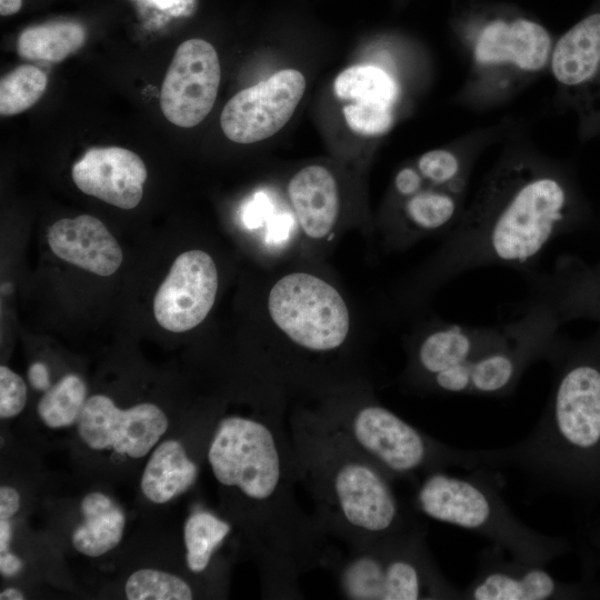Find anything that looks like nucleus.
<instances>
[{"label": "nucleus", "instance_id": "obj_18", "mask_svg": "<svg viewBox=\"0 0 600 600\" xmlns=\"http://www.w3.org/2000/svg\"><path fill=\"white\" fill-rule=\"evenodd\" d=\"M147 177L142 159L120 147L89 149L72 167L73 182L83 193L127 210L141 201Z\"/></svg>", "mask_w": 600, "mask_h": 600}, {"label": "nucleus", "instance_id": "obj_40", "mask_svg": "<svg viewBox=\"0 0 600 600\" xmlns=\"http://www.w3.org/2000/svg\"><path fill=\"white\" fill-rule=\"evenodd\" d=\"M1 600H22L24 596L16 588H7L0 593Z\"/></svg>", "mask_w": 600, "mask_h": 600}, {"label": "nucleus", "instance_id": "obj_25", "mask_svg": "<svg viewBox=\"0 0 600 600\" xmlns=\"http://www.w3.org/2000/svg\"><path fill=\"white\" fill-rule=\"evenodd\" d=\"M338 98L353 102L371 101L394 106L399 98V86L386 70L369 64L344 69L334 80Z\"/></svg>", "mask_w": 600, "mask_h": 600}, {"label": "nucleus", "instance_id": "obj_28", "mask_svg": "<svg viewBox=\"0 0 600 600\" xmlns=\"http://www.w3.org/2000/svg\"><path fill=\"white\" fill-rule=\"evenodd\" d=\"M47 83V74L30 64L6 74L0 82L1 116H14L31 108L43 94Z\"/></svg>", "mask_w": 600, "mask_h": 600}, {"label": "nucleus", "instance_id": "obj_10", "mask_svg": "<svg viewBox=\"0 0 600 600\" xmlns=\"http://www.w3.org/2000/svg\"><path fill=\"white\" fill-rule=\"evenodd\" d=\"M549 66L566 103L578 116L580 136L600 138V12L560 37Z\"/></svg>", "mask_w": 600, "mask_h": 600}, {"label": "nucleus", "instance_id": "obj_21", "mask_svg": "<svg viewBox=\"0 0 600 600\" xmlns=\"http://www.w3.org/2000/svg\"><path fill=\"white\" fill-rule=\"evenodd\" d=\"M463 194L429 186L403 200V224L393 239L400 244L412 242L424 234L449 231L463 212Z\"/></svg>", "mask_w": 600, "mask_h": 600}, {"label": "nucleus", "instance_id": "obj_15", "mask_svg": "<svg viewBox=\"0 0 600 600\" xmlns=\"http://www.w3.org/2000/svg\"><path fill=\"white\" fill-rule=\"evenodd\" d=\"M218 292V270L212 257L189 250L173 261L153 299L157 322L171 332L200 324L212 309Z\"/></svg>", "mask_w": 600, "mask_h": 600}, {"label": "nucleus", "instance_id": "obj_8", "mask_svg": "<svg viewBox=\"0 0 600 600\" xmlns=\"http://www.w3.org/2000/svg\"><path fill=\"white\" fill-rule=\"evenodd\" d=\"M511 337L500 347L438 373L419 388L449 394L502 397L511 393L527 369L546 360L562 319L543 298L531 296Z\"/></svg>", "mask_w": 600, "mask_h": 600}, {"label": "nucleus", "instance_id": "obj_23", "mask_svg": "<svg viewBox=\"0 0 600 600\" xmlns=\"http://www.w3.org/2000/svg\"><path fill=\"white\" fill-rule=\"evenodd\" d=\"M83 521L73 530L71 540L76 550L87 557H100L121 541L126 516L121 508L104 493L86 494L80 504Z\"/></svg>", "mask_w": 600, "mask_h": 600}, {"label": "nucleus", "instance_id": "obj_6", "mask_svg": "<svg viewBox=\"0 0 600 600\" xmlns=\"http://www.w3.org/2000/svg\"><path fill=\"white\" fill-rule=\"evenodd\" d=\"M414 504L428 518L480 534L519 560L546 566L564 550L560 539L518 519L499 490L477 474L458 477L443 469L427 472Z\"/></svg>", "mask_w": 600, "mask_h": 600}, {"label": "nucleus", "instance_id": "obj_9", "mask_svg": "<svg viewBox=\"0 0 600 600\" xmlns=\"http://www.w3.org/2000/svg\"><path fill=\"white\" fill-rule=\"evenodd\" d=\"M268 312L292 344L312 354L333 353L350 332V312L342 296L308 272L280 278L269 292Z\"/></svg>", "mask_w": 600, "mask_h": 600}, {"label": "nucleus", "instance_id": "obj_3", "mask_svg": "<svg viewBox=\"0 0 600 600\" xmlns=\"http://www.w3.org/2000/svg\"><path fill=\"white\" fill-rule=\"evenodd\" d=\"M300 482L318 526L349 549L378 544L419 523L401 504L393 479L350 444L318 411L297 410L289 422Z\"/></svg>", "mask_w": 600, "mask_h": 600}, {"label": "nucleus", "instance_id": "obj_12", "mask_svg": "<svg viewBox=\"0 0 600 600\" xmlns=\"http://www.w3.org/2000/svg\"><path fill=\"white\" fill-rule=\"evenodd\" d=\"M219 83L220 62L212 44L203 39L182 42L162 82V113L181 128L199 124L216 102Z\"/></svg>", "mask_w": 600, "mask_h": 600}, {"label": "nucleus", "instance_id": "obj_27", "mask_svg": "<svg viewBox=\"0 0 600 600\" xmlns=\"http://www.w3.org/2000/svg\"><path fill=\"white\" fill-rule=\"evenodd\" d=\"M86 401L84 382L76 374H66L44 391L37 412L51 429L68 428L78 422Z\"/></svg>", "mask_w": 600, "mask_h": 600}, {"label": "nucleus", "instance_id": "obj_11", "mask_svg": "<svg viewBox=\"0 0 600 600\" xmlns=\"http://www.w3.org/2000/svg\"><path fill=\"white\" fill-rule=\"evenodd\" d=\"M304 90L303 74L284 69L239 91L226 103L220 116L224 136L242 144L273 136L290 120Z\"/></svg>", "mask_w": 600, "mask_h": 600}, {"label": "nucleus", "instance_id": "obj_38", "mask_svg": "<svg viewBox=\"0 0 600 600\" xmlns=\"http://www.w3.org/2000/svg\"><path fill=\"white\" fill-rule=\"evenodd\" d=\"M12 538V526L9 519H0V553L9 551Z\"/></svg>", "mask_w": 600, "mask_h": 600}, {"label": "nucleus", "instance_id": "obj_2", "mask_svg": "<svg viewBox=\"0 0 600 600\" xmlns=\"http://www.w3.org/2000/svg\"><path fill=\"white\" fill-rule=\"evenodd\" d=\"M578 213L572 186L559 168L538 159L509 158L489 174L472 206L447 232L421 284L434 289L484 267L529 272Z\"/></svg>", "mask_w": 600, "mask_h": 600}, {"label": "nucleus", "instance_id": "obj_34", "mask_svg": "<svg viewBox=\"0 0 600 600\" xmlns=\"http://www.w3.org/2000/svg\"><path fill=\"white\" fill-rule=\"evenodd\" d=\"M20 508V494L11 487L0 488V519H10Z\"/></svg>", "mask_w": 600, "mask_h": 600}, {"label": "nucleus", "instance_id": "obj_1", "mask_svg": "<svg viewBox=\"0 0 600 600\" xmlns=\"http://www.w3.org/2000/svg\"><path fill=\"white\" fill-rule=\"evenodd\" d=\"M217 482L246 503L248 524L271 598H298L299 577L324 564L332 548L299 503L300 472L279 406L262 417L228 416L210 438Z\"/></svg>", "mask_w": 600, "mask_h": 600}, {"label": "nucleus", "instance_id": "obj_26", "mask_svg": "<svg viewBox=\"0 0 600 600\" xmlns=\"http://www.w3.org/2000/svg\"><path fill=\"white\" fill-rule=\"evenodd\" d=\"M230 531V522L209 511L191 514L183 527L188 568L194 573L203 572Z\"/></svg>", "mask_w": 600, "mask_h": 600}, {"label": "nucleus", "instance_id": "obj_24", "mask_svg": "<svg viewBox=\"0 0 600 600\" xmlns=\"http://www.w3.org/2000/svg\"><path fill=\"white\" fill-rule=\"evenodd\" d=\"M83 26L73 21H54L24 29L17 49L22 58L60 62L86 42Z\"/></svg>", "mask_w": 600, "mask_h": 600}, {"label": "nucleus", "instance_id": "obj_33", "mask_svg": "<svg viewBox=\"0 0 600 600\" xmlns=\"http://www.w3.org/2000/svg\"><path fill=\"white\" fill-rule=\"evenodd\" d=\"M426 181L417 167H403L401 168L393 181V187L399 197L403 200L416 194L426 187Z\"/></svg>", "mask_w": 600, "mask_h": 600}, {"label": "nucleus", "instance_id": "obj_4", "mask_svg": "<svg viewBox=\"0 0 600 600\" xmlns=\"http://www.w3.org/2000/svg\"><path fill=\"white\" fill-rule=\"evenodd\" d=\"M546 360L554 369L546 408L526 438L499 449V467L517 468L551 490L568 483L580 458L600 446V368L588 360L567 359L559 339Z\"/></svg>", "mask_w": 600, "mask_h": 600}, {"label": "nucleus", "instance_id": "obj_32", "mask_svg": "<svg viewBox=\"0 0 600 600\" xmlns=\"http://www.w3.org/2000/svg\"><path fill=\"white\" fill-rule=\"evenodd\" d=\"M27 403V386L22 378L6 366L0 367V417L18 416Z\"/></svg>", "mask_w": 600, "mask_h": 600}, {"label": "nucleus", "instance_id": "obj_31", "mask_svg": "<svg viewBox=\"0 0 600 600\" xmlns=\"http://www.w3.org/2000/svg\"><path fill=\"white\" fill-rule=\"evenodd\" d=\"M393 106L360 101L343 108V116L348 127L362 136H381L390 130L394 117Z\"/></svg>", "mask_w": 600, "mask_h": 600}, {"label": "nucleus", "instance_id": "obj_37", "mask_svg": "<svg viewBox=\"0 0 600 600\" xmlns=\"http://www.w3.org/2000/svg\"><path fill=\"white\" fill-rule=\"evenodd\" d=\"M159 9H169L174 6L177 14L183 13L191 9L192 0H146Z\"/></svg>", "mask_w": 600, "mask_h": 600}, {"label": "nucleus", "instance_id": "obj_14", "mask_svg": "<svg viewBox=\"0 0 600 600\" xmlns=\"http://www.w3.org/2000/svg\"><path fill=\"white\" fill-rule=\"evenodd\" d=\"M517 319L498 326L432 322L409 346L408 380L418 387L431 377L471 361L504 343Z\"/></svg>", "mask_w": 600, "mask_h": 600}, {"label": "nucleus", "instance_id": "obj_39", "mask_svg": "<svg viewBox=\"0 0 600 600\" xmlns=\"http://www.w3.org/2000/svg\"><path fill=\"white\" fill-rule=\"evenodd\" d=\"M22 0H0L1 16H10L20 10Z\"/></svg>", "mask_w": 600, "mask_h": 600}, {"label": "nucleus", "instance_id": "obj_22", "mask_svg": "<svg viewBox=\"0 0 600 600\" xmlns=\"http://www.w3.org/2000/svg\"><path fill=\"white\" fill-rule=\"evenodd\" d=\"M198 466L176 440L160 443L141 477V491L151 502L162 504L186 492L198 478Z\"/></svg>", "mask_w": 600, "mask_h": 600}, {"label": "nucleus", "instance_id": "obj_35", "mask_svg": "<svg viewBox=\"0 0 600 600\" xmlns=\"http://www.w3.org/2000/svg\"><path fill=\"white\" fill-rule=\"evenodd\" d=\"M28 378L36 390L47 391L51 387L49 370L42 362H34L30 366Z\"/></svg>", "mask_w": 600, "mask_h": 600}, {"label": "nucleus", "instance_id": "obj_7", "mask_svg": "<svg viewBox=\"0 0 600 600\" xmlns=\"http://www.w3.org/2000/svg\"><path fill=\"white\" fill-rule=\"evenodd\" d=\"M324 567L334 571L342 597L351 600L462 599L432 559L421 524L343 556L332 550Z\"/></svg>", "mask_w": 600, "mask_h": 600}, {"label": "nucleus", "instance_id": "obj_30", "mask_svg": "<svg viewBox=\"0 0 600 600\" xmlns=\"http://www.w3.org/2000/svg\"><path fill=\"white\" fill-rule=\"evenodd\" d=\"M416 167L429 186L464 193L468 163L460 153L449 149L430 150L420 156Z\"/></svg>", "mask_w": 600, "mask_h": 600}, {"label": "nucleus", "instance_id": "obj_17", "mask_svg": "<svg viewBox=\"0 0 600 600\" xmlns=\"http://www.w3.org/2000/svg\"><path fill=\"white\" fill-rule=\"evenodd\" d=\"M570 588L544 566L512 558L494 544L479 554L477 573L462 591L467 600H551L569 597Z\"/></svg>", "mask_w": 600, "mask_h": 600}, {"label": "nucleus", "instance_id": "obj_36", "mask_svg": "<svg viewBox=\"0 0 600 600\" xmlns=\"http://www.w3.org/2000/svg\"><path fill=\"white\" fill-rule=\"evenodd\" d=\"M23 567V562L16 554L7 551L0 556V572L3 577L11 578L18 574Z\"/></svg>", "mask_w": 600, "mask_h": 600}, {"label": "nucleus", "instance_id": "obj_20", "mask_svg": "<svg viewBox=\"0 0 600 600\" xmlns=\"http://www.w3.org/2000/svg\"><path fill=\"white\" fill-rule=\"evenodd\" d=\"M291 207L302 233L310 239H326L333 230L339 213L337 182L322 166L299 170L288 183Z\"/></svg>", "mask_w": 600, "mask_h": 600}, {"label": "nucleus", "instance_id": "obj_13", "mask_svg": "<svg viewBox=\"0 0 600 600\" xmlns=\"http://www.w3.org/2000/svg\"><path fill=\"white\" fill-rule=\"evenodd\" d=\"M78 433L91 449H112L138 459L147 456L168 429V418L156 404L143 402L129 409L118 408L102 394L87 399Z\"/></svg>", "mask_w": 600, "mask_h": 600}, {"label": "nucleus", "instance_id": "obj_5", "mask_svg": "<svg viewBox=\"0 0 600 600\" xmlns=\"http://www.w3.org/2000/svg\"><path fill=\"white\" fill-rule=\"evenodd\" d=\"M318 411L390 478L447 467H498V450H464L438 441L370 397H330Z\"/></svg>", "mask_w": 600, "mask_h": 600}, {"label": "nucleus", "instance_id": "obj_16", "mask_svg": "<svg viewBox=\"0 0 600 600\" xmlns=\"http://www.w3.org/2000/svg\"><path fill=\"white\" fill-rule=\"evenodd\" d=\"M551 36L538 22L519 18L488 22L476 34L471 57L479 70H510L531 76L550 62L553 49Z\"/></svg>", "mask_w": 600, "mask_h": 600}, {"label": "nucleus", "instance_id": "obj_19", "mask_svg": "<svg viewBox=\"0 0 600 600\" xmlns=\"http://www.w3.org/2000/svg\"><path fill=\"white\" fill-rule=\"evenodd\" d=\"M48 243L58 258L102 277L114 273L123 258L116 238L89 214L56 221L48 231Z\"/></svg>", "mask_w": 600, "mask_h": 600}, {"label": "nucleus", "instance_id": "obj_29", "mask_svg": "<svg viewBox=\"0 0 600 600\" xmlns=\"http://www.w3.org/2000/svg\"><path fill=\"white\" fill-rule=\"evenodd\" d=\"M129 600H190L193 591L182 578L157 569L134 571L126 582Z\"/></svg>", "mask_w": 600, "mask_h": 600}]
</instances>
